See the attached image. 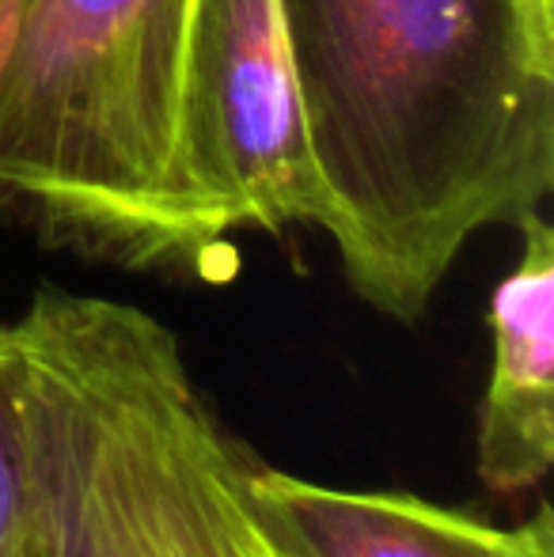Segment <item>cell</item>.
<instances>
[{
  "instance_id": "obj_1",
  "label": "cell",
  "mask_w": 554,
  "mask_h": 557,
  "mask_svg": "<svg viewBox=\"0 0 554 557\" xmlns=\"http://www.w3.org/2000/svg\"><path fill=\"white\" fill-rule=\"evenodd\" d=\"M349 288L418 323L482 227L554 190V0H278Z\"/></svg>"
},
{
  "instance_id": "obj_2",
  "label": "cell",
  "mask_w": 554,
  "mask_h": 557,
  "mask_svg": "<svg viewBox=\"0 0 554 557\" xmlns=\"http://www.w3.org/2000/svg\"><path fill=\"white\" fill-rule=\"evenodd\" d=\"M194 0H0V213L46 247L224 281L175 175Z\"/></svg>"
},
{
  "instance_id": "obj_3",
  "label": "cell",
  "mask_w": 554,
  "mask_h": 557,
  "mask_svg": "<svg viewBox=\"0 0 554 557\" xmlns=\"http://www.w3.org/2000/svg\"><path fill=\"white\" fill-rule=\"evenodd\" d=\"M15 331L46 557H255L236 490L247 447L168 326L42 285Z\"/></svg>"
},
{
  "instance_id": "obj_4",
  "label": "cell",
  "mask_w": 554,
  "mask_h": 557,
  "mask_svg": "<svg viewBox=\"0 0 554 557\" xmlns=\"http://www.w3.org/2000/svg\"><path fill=\"white\" fill-rule=\"evenodd\" d=\"M175 175L194 232L232 270L236 232L316 224V171L278 0L190 4Z\"/></svg>"
},
{
  "instance_id": "obj_5",
  "label": "cell",
  "mask_w": 554,
  "mask_h": 557,
  "mask_svg": "<svg viewBox=\"0 0 554 557\" xmlns=\"http://www.w3.org/2000/svg\"><path fill=\"white\" fill-rule=\"evenodd\" d=\"M239 508L262 557H528L554 531L551 508L505 531L410 493H354L239 459Z\"/></svg>"
},
{
  "instance_id": "obj_6",
  "label": "cell",
  "mask_w": 554,
  "mask_h": 557,
  "mask_svg": "<svg viewBox=\"0 0 554 557\" xmlns=\"http://www.w3.org/2000/svg\"><path fill=\"white\" fill-rule=\"evenodd\" d=\"M525 250L490 300V380L475 425V470L497 497H520L554 462V227L520 221Z\"/></svg>"
},
{
  "instance_id": "obj_7",
  "label": "cell",
  "mask_w": 554,
  "mask_h": 557,
  "mask_svg": "<svg viewBox=\"0 0 554 557\" xmlns=\"http://www.w3.org/2000/svg\"><path fill=\"white\" fill-rule=\"evenodd\" d=\"M0 557H46L27 418V360L15 323H0Z\"/></svg>"
},
{
  "instance_id": "obj_8",
  "label": "cell",
  "mask_w": 554,
  "mask_h": 557,
  "mask_svg": "<svg viewBox=\"0 0 554 557\" xmlns=\"http://www.w3.org/2000/svg\"><path fill=\"white\" fill-rule=\"evenodd\" d=\"M528 557H554V531H551V535H543L540 543H535V550L528 554Z\"/></svg>"
},
{
  "instance_id": "obj_9",
  "label": "cell",
  "mask_w": 554,
  "mask_h": 557,
  "mask_svg": "<svg viewBox=\"0 0 554 557\" xmlns=\"http://www.w3.org/2000/svg\"><path fill=\"white\" fill-rule=\"evenodd\" d=\"M255 539V535H251ZM255 557H262V550H259V543H255Z\"/></svg>"
}]
</instances>
